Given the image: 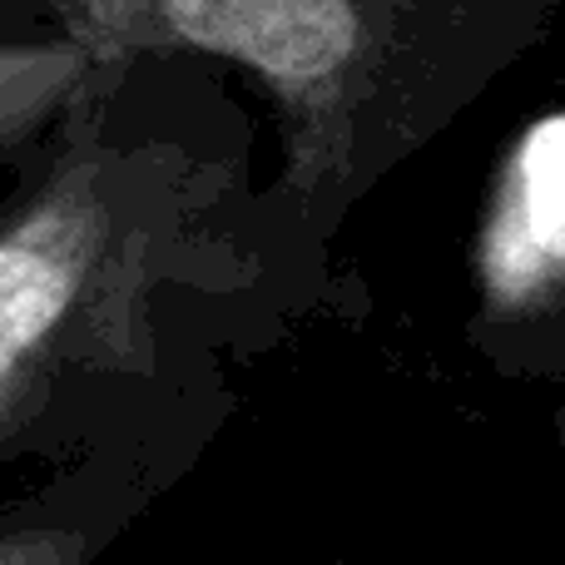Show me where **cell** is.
I'll list each match as a JSON object with an SVG mask.
<instances>
[{
  "label": "cell",
  "instance_id": "cell-3",
  "mask_svg": "<svg viewBox=\"0 0 565 565\" xmlns=\"http://www.w3.org/2000/svg\"><path fill=\"white\" fill-rule=\"evenodd\" d=\"M471 278L487 332L565 328V105L541 109L501 149Z\"/></svg>",
  "mask_w": 565,
  "mask_h": 565
},
{
  "label": "cell",
  "instance_id": "cell-1",
  "mask_svg": "<svg viewBox=\"0 0 565 565\" xmlns=\"http://www.w3.org/2000/svg\"><path fill=\"white\" fill-rule=\"evenodd\" d=\"M95 60L224 55L278 99L292 194H342L407 154L556 0H30Z\"/></svg>",
  "mask_w": 565,
  "mask_h": 565
},
{
  "label": "cell",
  "instance_id": "cell-5",
  "mask_svg": "<svg viewBox=\"0 0 565 565\" xmlns=\"http://www.w3.org/2000/svg\"><path fill=\"white\" fill-rule=\"evenodd\" d=\"M0 565H85V536H75V531H15V536H0Z\"/></svg>",
  "mask_w": 565,
  "mask_h": 565
},
{
  "label": "cell",
  "instance_id": "cell-2",
  "mask_svg": "<svg viewBox=\"0 0 565 565\" xmlns=\"http://www.w3.org/2000/svg\"><path fill=\"white\" fill-rule=\"evenodd\" d=\"M115 60L50 129V159L0 209V441L75 367H119L145 332L154 254L179 218L174 159L105 139Z\"/></svg>",
  "mask_w": 565,
  "mask_h": 565
},
{
  "label": "cell",
  "instance_id": "cell-4",
  "mask_svg": "<svg viewBox=\"0 0 565 565\" xmlns=\"http://www.w3.org/2000/svg\"><path fill=\"white\" fill-rule=\"evenodd\" d=\"M105 60L70 35L0 40V159L20 154L65 119V109L95 85Z\"/></svg>",
  "mask_w": 565,
  "mask_h": 565
}]
</instances>
